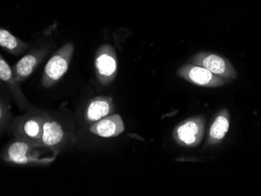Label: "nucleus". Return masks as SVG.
Wrapping results in <instances>:
<instances>
[{"instance_id":"nucleus-1","label":"nucleus","mask_w":261,"mask_h":196,"mask_svg":"<svg viewBox=\"0 0 261 196\" xmlns=\"http://www.w3.org/2000/svg\"><path fill=\"white\" fill-rule=\"evenodd\" d=\"M74 52L73 43L67 42L53 55L44 68L42 77L43 87H52L64 77L68 71Z\"/></svg>"},{"instance_id":"nucleus-2","label":"nucleus","mask_w":261,"mask_h":196,"mask_svg":"<svg viewBox=\"0 0 261 196\" xmlns=\"http://www.w3.org/2000/svg\"><path fill=\"white\" fill-rule=\"evenodd\" d=\"M35 146L27 142L16 138L4 149L2 158L7 163L18 165L48 164L55 158H41L40 153Z\"/></svg>"},{"instance_id":"nucleus-3","label":"nucleus","mask_w":261,"mask_h":196,"mask_svg":"<svg viewBox=\"0 0 261 196\" xmlns=\"http://www.w3.org/2000/svg\"><path fill=\"white\" fill-rule=\"evenodd\" d=\"M206 120L203 115L187 118L173 131V139L178 146L193 148L200 145L204 136Z\"/></svg>"},{"instance_id":"nucleus-4","label":"nucleus","mask_w":261,"mask_h":196,"mask_svg":"<svg viewBox=\"0 0 261 196\" xmlns=\"http://www.w3.org/2000/svg\"><path fill=\"white\" fill-rule=\"evenodd\" d=\"M118 68L115 49L110 44H103L95 55V71L98 81L102 86H109L115 80Z\"/></svg>"},{"instance_id":"nucleus-5","label":"nucleus","mask_w":261,"mask_h":196,"mask_svg":"<svg viewBox=\"0 0 261 196\" xmlns=\"http://www.w3.org/2000/svg\"><path fill=\"white\" fill-rule=\"evenodd\" d=\"M189 63L204 67L219 77L234 80L238 77L236 69L225 57L209 52H199L189 60Z\"/></svg>"},{"instance_id":"nucleus-6","label":"nucleus","mask_w":261,"mask_h":196,"mask_svg":"<svg viewBox=\"0 0 261 196\" xmlns=\"http://www.w3.org/2000/svg\"><path fill=\"white\" fill-rule=\"evenodd\" d=\"M177 74L188 82L201 87L218 88L231 82V80L219 77L204 67L192 63L181 66L177 70Z\"/></svg>"},{"instance_id":"nucleus-7","label":"nucleus","mask_w":261,"mask_h":196,"mask_svg":"<svg viewBox=\"0 0 261 196\" xmlns=\"http://www.w3.org/2000/svg\"><path fill=\"white\" fill-rule=\"evenodd\" d=\"M45 118L41 115H29L21 118L14 126L16 138L27 142L35 146H39Z\"/></svg>"},{"instance_id":"nucleus-8","label":"nucleus","mask_w":261,"mask_h":196,"mask_svg":"<svg viewBox=\"0 0 261 196\" xmlns=\"http://www.w3.org/2000/svg\"><path fill=\"white\" fill-rule=\"evenodd\" d=\"M124 129V121L119 114H112L94 123L89 131L92 134L108 138L120 135Z\"/></svg>"},{"instance_id":"nucleus-9","label":"nucleus","mask_w":261,"mask_h":196,"mask_svg":"<svg viewBox=\"0 0 261 196\" xmlns=\"http://www.w3.org/2000/svg\"><path fill=\"white\" fill-rule=\"evenodd\" d=\"M114 110V102L111 97L99 96L89 101L85 112V118L89 123L97 122L109 116Z\"/></svg>"},{"instance_id":"nucleus-10","label":"nucleus","mask_w":261,"mask_h":196,"mask_svg":"<svg viewBox=\"0 0 261 196\" xmlns=\"http://www.w3.org/2000/svg\"><path fill=\"white\" fill-rule=\"evenodd\" d=\"M0 78L10 89L12 96L20 108L24 109L27 107L29 102L20 90V82L14 77L13 70L4 59L3 55L0 57Z\"/></svg>"},{"instance_id":"nucleus-11","label":"nucleus","mask_w":261,"mask_h":196,"mask_svg":"<svg viewBox=\"0 0 261 196\" xmlns=\"http://www.w3.org/2000/svg\"><path fill=\"white\" fill-rule=\"evenodd\" d=\"M43 50L33 51L22 57L12 68L14 77L19 82H23L33 74L36 67L43 60Z\"/></svg>"},{"instance_id":"nucleus-12","label":"nucleus","mask_w":261,"mask_h":196,"mask_svg":"<svg viewBox=\"0 0 261 196\" xmlns=\"http://www.w3.org/2000/svg\"><path fill=\"white\" fill-rule=\"evenodd\" d=\"M230 114L227 109H222L216 114L208 133L209 146H217L224 140L230 128Z\"/></svg>"},{"instance_id":"nucleus-13","label":"nucleus","mask_w":261,"mask_h":196,"mask_svg":"<svg viewBox=\"0 0 261 196\" xmlns=\"http://www.w3.org/2000/svg\"><path fill=\"white\" fill-rule=\"evenodd\" d=\"M65 132L61 124L57 121L45 118L43 132L41 138L40 147L55 149L64 142Z\"/></svg>"},{"instance_id":"nucleus-14","label":"nucleus","mask_w":261,"mask_h":196,"mask_svg":"<svg viewBox=\"0 0 261 196\" xmlns=\"http://www.w3.org/2000/svg\"><path fill=\"white\" fill-rule=\"evenodd\" d=\"M0 45L7 52L14 55L23 53L29 46L27 43L4 29L0 30Z\"/></svg>"}]
</instances>
